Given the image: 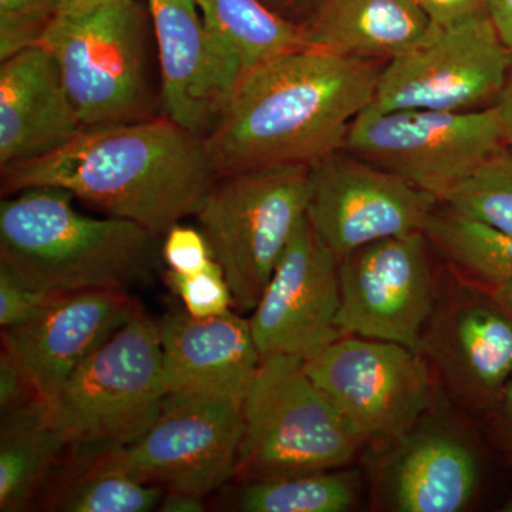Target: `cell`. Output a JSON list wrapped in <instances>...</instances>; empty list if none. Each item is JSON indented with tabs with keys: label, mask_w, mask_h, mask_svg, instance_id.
Instances as JSON below:
<instances>
[{
	"label": "cell",
	"mask_w": 512,
	"mask_h": 512,
	"mask_svg": "<svg viewBox=\"0 0 512 512\" xmlns=\"http://www.w3.org/2000/svg\"><path fill=\"white\" fill-rule=\"evenodd\" d=\"M39 399L35 384L18 357L5 346L0 352V412L8 413Z\"/></svg>",
	"instance_id": "1f68e13d"
},
{
	"label": "cell",
	"mask_w": 512,
	"mask_h": 512,
	"mask_svg": "<svg viewBox=\"0 0 512 512\" xmlns=\"http://www.w3.org/2000/svg\"><path fill=\"white\" fill-rule=\"evenodd\" d=\"M309 170L285 164L218 175L195 215L242 315L254 311L305 220Z\"/></svg>",
	"instance_id": "52a82bcc"
},
{
	"label": "cell",
	"mask_w": 512,
	"mask_h": 512,
	"mask_svg": "<svg viewBox=\"0 0 512 512\" xmlns=\"http://www.w3.org/2000/svg\"><path fill=\"white\" fill-rule=\"evenodd\" d=\"M497 0H416L431 25L439 28L491 16Z\"/></svg>",
	"instance_id": "d6a6232c"
},
{
	"label": "cell",
	"mask_w": 512,
	"mask_h": 512,
	"mask_svg": "<svg viewBox=\"0 0 512 512\" xmlns=\"http://www.w3.org/2000/svg\"><path fill=\"white\" fill-rule=\"evenodd\" d=\"M84 128L62 74L42 46L3 60L0 67V167L55 153Z\"/></svg>",
	"instance_id": "ac0fdd59"
},
{
	"label": "cell",
	"mask_w": 512,
	"mask_h": 512,
	"mask_svg": "<svg viewBox=\"0 0 512 512\" xmlns=\"http://www.w3.org/2000/svg\"><path fill=\"white\" fill-rule=\"evenodd\" d=\"M480 416L488 440L512 466V379Z\"/></svg>",
	"instance_id": "836d02e7"
},
{
	"label": "cell",
	"mask_w": 512,
	"mask_h": 512,
	"mask_svg": "<svg viewBox=\"0 0 512 512\" xmlns=\"http://www.w3.org/2000/svg\"><path fill=\"white\" fill-rule=\"evenodd\" d=\"M66 478L50 485L40 501L43 510L64 512H148L157 510L164 488L109 471H92L74 461L63 464Z\"/></svg>",
	"instance_id": "cb8c5ba5"
},
{
	"label": "cell",
	"mask_w": 512,
	"mask_h": 512,
	"mask_svg": "<svg viewBox=\"0 0 512 512\" xmlns=\"http://www.w3.org/2000/svg\"><path fill=\"white\" fill-rule=\"evenodd\" d=\"M305 369L362 443L409 436L433 397L426 357L386 340L342 336Z\"/></svg>",
	"instance_id": "8fae6325"
},
{
	"label": "cell",
	"mask_w": 512,
	"mask_h": 512,
	"mask_svg": "<svg viewBox=\"0 0 512 512\" xmlns=\"http://www.w3.org/2000/svg\"><path fill=\"white\" fill-rule=\"evenodd\" d=\"M512 53L491 16L439 28L383 64L373 111H473L497 103Z\"/></svg>",
	"instance_id": "30bf717a"
},
{
	"label": "cell",
	"mask_w": 512,
	"mask_h": 512,
	"mask_svg": "<svg viewBox=\"0 0 512 512\" xmlns=\"http://www.w3.org/2000/svg\"><path fill=\"white\" fill-rule=\"evenodd\" d=\"M488 292L512 319V284L488 286Z\"/></svg>",
	"instance_id": "74e56055"
},
{
	"label": "cell",
	"mask_w": 512,
	"mask_h": 512,
	"mask_svg": "<svg viewBox=\"0 0 512 512\" xmlns=\"http://www.w3.org/2000/svg\"><path fill=\"white\" fill-rule=\"evenodd\" d=\"M491 19L498 35L512 53V0H497L491 10Z\"/></svg>",
	"instance_id": "d590c367"
},
{
	"label": "cell",
	"mask_w": 512,
	"mask_h": 512,
	"mask_svg": "<svg viewBox=\"0 0 512 512\" xmlns=\"http://www.w3.org/2000/svg\"><path fill=\"white\" fill-rule=\"evenodd\" d=\"M59 188H29L0 204V262L46 292L131 293L153 278L157 235L136 222L83 214Z\"/></svg>",
	"instance_id": "3957f363"
},
{
	"label": "cell",
	"mask_w": 512,
	"mask_h": 512,
	"mask_svg": "<svg viewBox=\"0 0 512 512\" xmlns=\"http://www.w3.org/2000/svg\"><path fill=\"white\" fill-rule=\"evenodd\" d=\"M217 178L204 138L164 116L84 127L55 153L2 168V190L59 188L161 237L200 212Z\"/></svg>",
	"instance_id": "7a4b0ae2"
},
{
	"label": "cell",
	"mask_w": 512,
	"mask_h": 512,
	"mask_svg": "<svg viewBox=\"0 0 512 512\" xmlns=\"http://www.w3.org/2000/svg\"><path fill=\"white\" fill-rule=\"evenodd\" d=\"M505 144L495 106L473 111L366 109L353 121L343 150L441 202Z\"/></svg>",
	"instance_id": "9c48e42d"
},
{
	"label": "cell",
	"mask_w": 512,
	"mask_h": 512,
	"mask_svg": "<svg viewBox=\"0 0 512 512\" xmlns=\"http://www.w3.org/2000/svg\"><path fill=\"white\" fill-rule=\"evenodd\" d=\"M197 5L204 22L208 99L215 120L249 70L309 47L303 25L262 0H197Z\"/></svg>",
	"instance_id": "d6986e66"
},
{
	"label": "cell",
	"mask_w": 512,
	"mask_h": 512,
	"mask_svg": "<svg viewBox=\"0 0 512 512\" xmlns=\"http://www.w3.org/2000/svg\"><path fill=\"white\" fill-rule=\"evenodd\" d=\"M441 204L458 215L512 234V147L505 144L458 183Z\"/></svg>",
	"instance_id": "4316f807"
},
{
	"label": "cell",
	"mask_w": 512,
	"mask_h": 512,
	"mask_svg": "<svg viewBox=\"0 0 512 512\" xmlns=\"http://www.w3.org/2000/svg\"><path fill=\"white\" fill-rule=\"evenodd\" d=\"M309 46L386 63L421 42L431 22L416 0H316Z\"/></svg>",
	"instance_id": "44dd1931"
},
{
	"label": "cell",
	"mask_w": 512,
	"mask_h": 512,
	"mask_svg": "<svg viewBox=\"0 0 512 512\" xmlns=\"http://www.w3.org/2000/svg\"><path fill=\"white\" fill-rule=\"evenodd\" d=\"M146 18L136 0H59L39 46L84 127L153 117Z\"/></svg>",
	"instance_id": "277c9868"
},
{
	"label": "cell",
	"mask_w": 512,
	"mask_h": 512,
	"mask_svg": "<svg viewBox=\"0 0 512 512\" xmlns=\"http://www.w3.org/2000/svg\"><path fill=\"white\" fill-rule=\"evenodd\" d=\"M163 259L168 271L194 274L214 259L210 244L201 229L173 225L164 234Z\"/></svg>",
	"instance_id": "4dcf8cb0"
},
{
	"label": "cell",
	"mask_w": 512,
	"mask_h": 512,
	"mask_svg": "<svg viewBox=\"0 0 512 512\" xmlns=\"http://www.w3.org/2000/svg\"><path fill=\"white\" fill-rule=\"evenodd\" d=\"M205 497L187 491H165L157 511L202 512L205 511Z\"/></svg>",
	"instance_id": "e575fe53"
},
{
	"label": "cell",
	"mask_w": 512,
	"mask_h": 512,
	"mask_svg": "<svg viewBox=\"0 0 512 512\" xmlns=\"http://www.w3.org/2000/svg\"><path fill=\"white\" fill-rule=\"evenodd\" d=\"M156 33L164 116L204 137L215 121L207 86V45L197 0H147Z\"/></svg>",
	"instance_id": "ffe728a7"
},
{
	"label": "cell",
	"mask_w": 512,
	"mask_h": 512,
	"mask_svg": "<svg viewBox=\"0 0 512 512\" xmlns=\"http://www.w3.org/2000/svg\"><path fill=\"white\" fill-rule=\"evenodd\" d=\"M357 476L350 471H316L276 480L249 481L238 493L244 512H346L357 501Z\"/></svg>",
	"instance_id": "d4e9b609"
},
{
	"label": "cell",
	"mask_w": 512,
	"mask_h": 512,
	"mask_svg": "<svg viewBox=\"0 0 512 512\" xmlns=\"http://www.w3.org/2000/svg\"><path fill=\"white\" fill-rule=\"evenodd\" d=\"M503 127L505 143L512 147V67L510 76L497 103L494 104Z\"/></svg>",
	"instance_id": "8d00e7d4"
},
{
	"label": "cell",
	"mask_w": 512,
	"mask_h": 512,
	"mask_svg": "<svg viewBox=\"0 0 512 512\" xmlns=\"http://www.w3.org/2000/svg\"><path fill=\"white\" fill-rule=\"evenodd\" d=\"M141 308L127 292L60 293L32 319L3 329L2 346L18 357L39 399L49 403L70 376Z\"/></svg>",
	"instance_id": "2e32d148"
},
{
	"label": "cell",
	"mask_w": 512,
	"mask_h": 512,
	"mask_svg": "<svg viewBox=\"0 0 512 512\" xmlns=\"http://www.w3.org/2000/svg\"><path fill=\"white\" fill-rule=\"evenodd\" d=\"M480 483L474 451L446 430L413 436L394 460L389 478L392 510L460 512L473 501Z\"/></svg>",
	"instance_id": "7402d4cb"
},
{
	"label": "cell",
	"mask_w": 512,
	"mask_h": 512,
	"mask_svg": "<svg viewBox=\"0 0 512 512\" xmlns=\"http://www.w3.org/2000/svg\"><path fill=\"white\" fill-rule=\"evenodd\" d=\"M165 284L183 302L184 311L194 318L224 315L234 308L231 288L217 259L194 274L165 272Z\"/></svg>",
	"instance_id": "83f0119b"
},
{
	"label": "cell",
	"mask_w": 512,
	"mask_h": 512,
	"mask_svg": "<svg viewBox=\"0 0 512 512\" xmlns=\"http://www.w3.org/2000/svg\"><path fill=\"white\" fill-rule=\"evenodd\" d=\"M59 0H0V60L39 46Z\"/></svg>",
	"instance_id": "f1b7e54d"
},
{
	"label": "cell",
	"mask_w": 512,
	"mask_h": 512,
	"mask_svg": "<svg viewBox=\"0 0 512 512\" xmlns=\"http://www.w3.org/2000/svg\"><path fill=\"white\" fill-rule=\"evenodd\" d=\"M60 293L46 292L28 284L8 265L0 262V326L13 328L32 319L55 301Z\"/></svg>",
	"instance_id": "f546056e"
},
{
	"label": "cell",
	"mask_w": 512,
	"mask_h": 512,
	"mask_svg": "<svg viewBox=\"0 0 512 512\" xmlns=\"http://www.w3.org/2000/svg\"><path fill=\"white\" fill-rule=\"evenodd\" d=\"M362 444L308 375L302 357H264L242 403L234 477L244 484L336 470Z\"/></svg>",
	"instance_id": "5b68a950"
},
{
	"label": "cell",
	"mask_w": 512,
	"mask_h": 512,
	"mask_svg": "<svg viewBox=\"0 0 512 512\" xmlns=\"http://www.w3.org/2000/svg\"><path fill=\"white\" fill-rule=\"evenodd\" d=\"M165 397L160 328L141 308L45 406L67 446L97 453L138 439Z\"/></svg>",
	"instance_id": "8992f818"
},
{
	"label": "cell",
	"mask_w": 512,
	"mask_h": 512,
	"mask_svg": "<svg viewBox=\"0 0 512 512\" xmlns=\"http://www.w3.org/2000/svg\"><path fill=\"white\" fill-rule=\"evenodd\" d=\"M167 394L225 397L244 403L262 357L249 318L229 311L194 318L167 313L158 322Z\"/></svg>",
	"instance_id": "e0dca14e"
},
{
	"label": "cell",
	"mask_w": 512,
	"mask_h": 512,
	"mask_svg": "<svg viewBox=\"0 0 512 512\" xmlns=\"http://www.w3.org/2000/svg\"><path fill=\"white\" fill-rule=\"evenodd\" d=\"M339 309V258L305 217L249 316L259 355H318L343 336Z\"/></svg>",
	"instance_id": "5bb4252c"
},
{
	"label": "cell",
	"mask_w": 512,
	"mask_h": 512,
	"mask_svg": "<svg viewBox=\"0 0 512 512\" xmlns=\"http://www.w3.org/2000/svg\"><path fill=\"white\" fill-rule=\"evenodd\" d=\"M426 232L380 239L339 261L343 336L386 340L420 352L436 309Z\"/></svg>",
	"instance_id": "4fadbf2b"
},
{
	"label": "cell",
	"mask_w": 512,
	"mask_h": 512,
	"mask_svg": "<svg viewBox=\"0 0 512 512\" xmlns=\"http://www.w3.org/2000/svg\"><path fill=\"white\" fill-rule=\"evenodd\" d=\"M476 291L437 299L420 353L457 402L481 413L512 379V319L490 292Z\"/></svg>",
	"instance_id": "9a60e30c"
},
{
	"label": "cell",
	"mask_w": 512,
	"mask_h": 512,
	"mask_svg": "<svg viewBox=\"0 0 512 512\" xmlns=\"http://www.w3.org/2000/svg\"><path fill=\"white\" fill-rule=\"evenodd\" d=\"M431 244L487 286L512 284V234L437 208L426 227Z\"/></svg>",
	"instance_id": "484cf974"
},
{
	"label": "cell",
	"mask_w": 512,
	"mask_h": 512,
	"mask_svg": "<svg viewBox=\"0 0 512 512\" xmlns=\"http://www.w3.org/2000/svg\"><path fill=\"white\" fill-rule=\"evenodd\" d=\"M383 64L309 46L249 70L202 137L215 173L311 165L343 150Z\"/></svg>",
	"instance_id": "6da1fadb"
},
{
	"label": "cell",
	"mask_w": 512,
	"mask_h": 512,
	"mask_svg": "<svg viewBox=\"0 0 512 512\" xmlns=\"http://www.w3.org/2000/svg\"><path fill=\"white\" fill-rule=\"evenodd\" d=\"M439 204L431 192L346 150L309 170L306 217L339 261L380 239L426 231Z\"/></svg>",
	"instance_id": "7c38bea8"
},
{
	"label": "cell",
	"mask_w": 512,
	"mask_h": 512,
	"mask_svg": "<svg viewBox=\"0 0 512 512\" xmlns=\"http://www.w3.org/2000/svg\"><path fill=\"white\" fill-rule=\"evenodd\" d=\"M241 437L242 402L167 394L157 419L138 439L97 453L73 450V458L87 470L207 497L234 478Z\"/></svg>",
	"instance_id": "ba28073f"
},
{
	"label": "cell",
	"mask_w": 512,
	"mask_h": 512,
	"mask_svg": "<svg viewBox=\"0 0 512 512\" xmlns=\"http://www.w3.org/2000/svg\"><path fill=\"white\" fill-rule=\"evenodd\" d=\"M262 2H264L265 5H268L269 8L274 9L275 12H278L279 9L291 8V6L299 5L303 0H262Z\"/></svg>",
	"instance_id": "f35d334b"
},
{
	"label": "cell",
	"mask_w": 512,
	"mask_h": 512,
	"mask_svg": "<svg viewBox=\"0 0 512 512\" xmlns=\"http://www.w3.org/2000/svg\"><path fill=\"white\" fill-rule=\"evenodd\" d=\"M69 453L70 447L53 427L42 400L2 413L0 511L39 507Z\"/></svg>",
	"instance_id": "603a6c76"
}]
</instances>
